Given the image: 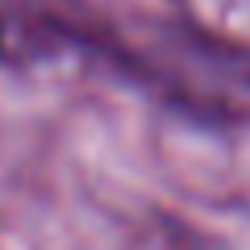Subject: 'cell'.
<instances>
[{"instance_id":"1","label":"cell","mask_w":250,"mask_h":250,"mask_svg":"<svg viewBox=\"0 0 250 250\" xmlns=\"http://www.w3.org/2000/svg\"><path fill=\"white\" fill-rule=\"evenodd\" d=\"M0 54H4V29H0Z\"/></svg>"}]
</instances>
